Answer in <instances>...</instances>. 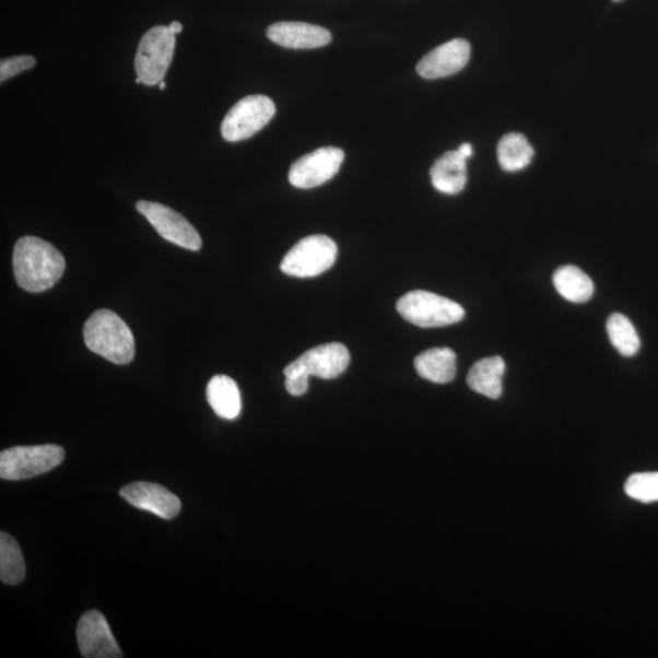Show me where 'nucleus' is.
<instances>
[{
  "label": "nucleus",
  "instance_id": "12",
  "mask_svg": "<svg viewBox=\"0 0 658 658\" xmlns=\"http://www.w3.org/2000/svg\"><path fill=\"white\" fill-rule=\"evenodd\" d=\"M120 495L136 508L150 512L163 519H173L183 507L179 498L165 486L151 482H136L125 485Z\"/></svg>",
  "mask_w": 658,
  "mask_h": 658
},
{
  "label": "nucleus",
  "instance_id": "15",
  "mask_svg": "<svg viewBox=\"0 0 658 658\" xmlns=\"http://www.w3.org/2000/svg\"><path fill=\"white\" fill-rule=\"evenodd\" d=\"M432 185L444 195H459L467 184V158L459 151L443 154L431 168Z\"/></svg>",
  "mask_w": 658,
  "mask_h": 658
},
{
  "label": "nucleus",
  "instance_id": "4",
  "mask_svg": "<svg viewBox=\"0 0 658 658\" xmlns=\"http://www.w3.org/2000/svg\"><path fill=\"white\" fill-rule=\"evenodd\" d=\"M66 450L60 445L14 447L0 453V479L24 481L45 474L62 463Z\"/></svg>",
  "mask_w": 658,
  "mask_h": 658
},
{
  "label": "nucleus",
  "instance_id": "1",
  "mask_svg": "<svg viewBox=\"0 0 658 658\" xmlns=\"http://www.w3.org/2000/svg\"><path fill=\"white\" fill-rule=\"evenodd\" d=\"M13 268L20 289L42 293L58 283L66 271L67 261L47 240L26 236L15 244Z\"/></svg>",
  "mask_w": 658,
  "mask_h": 658
},
{
  "label": "nucleus",
  "instance_id": "18",
  "mask_svg": "<svg viewBox=\"0 0 658 658\" xmlns=\"http://www.w3.org/2000/svg\"><path fill=\"white\" fill-rule=\"evenodd\" d=\"M418 374L433 384H449L456 376V354L449 348H433L415 359Z\"/></svg>",
  "mask_w": 658,
  "mask_h": 658
},
{
  "label": "nucleus",
  "instance_id": "22",
  "mask_svg": "<svg viewBox=\"0 0 658 658\" xmlns=\"http://www.w3.org/2000/svg\"><path fill=\"white\" fill-rule=\"evenodd\" d=\"M608 334L612 345L625 357H632L639 352L641 339L634 326L622 314H613L609 317Z\"/></svg>",
  "mask_w": 658,
  "mask_h": 658
},
{
  "label": "nucleus",
  "instance_id": "26",
  "mask_svg": "<svg viewBox=\"0 0 658 658\" xmlns=\"http://www.w3.org/2000/svg\"><path fill=\"white\" fill-rule=\"evenodd\" d=\"M169 31L173 32V34L177 35L179 34V32H183L184 26L180 23H177V21H174V23L168 25Z\"/></svg>",
  "mask_w": 658,
  "mask_h": 658
},
{
  "label": "nucleus",
  "instance_id": "13",
  "mask_svg": "<svg viewBox=\"0 0 658 658\" xmlns=\"http://www.w3.org/2000/svg\"><path fill=\"white\" fill-rule=\"evenodd\" d=\"M471 46L466 39H453L424 56L418 63L419 75L427 80L448 78L469 62Z\"/></svg>",
  "mask_w": 658,
  "mask_h": 658
},
{
  "label": "nucleus",
  "instance_id": "24",
  "mask_svg": "<svg viewBox=\"0 0 658 658\" xmlns=\"http://www.w3.org/2000/svg\"><path fill=\"white\" fill-rule=\"evenodd\" d=\"M36 59L31 56H19L0 61V82L19 75L20 72L35 68Z\"/></svg>",
  "mask_w": 658,
  "mask_h": 658
},
{
  "label": "nucleus",
  "instance_id": "11",
  "mask_svg": "<svg viewBox=\"0 0 658 658\" xmlns=\"http://www.w3.org/2000/svg\"><path fill=\"white\" fill-rule=\"evenodd\" d=\"M80 653L86 658H121L124 654L114 638L108 621L99 611H89L78 624Z\"/></svg>",
  "mask_w": 658,
  "mask_h": 658
},
{
  "label": "nucleus",
  "instance_id": "5",
  "mask_svg": "<svg viewBox=\"0 0 658 658\" xmlns=\"http://www.w3.org/2000/svg\"><path fill=\"white\" fill-rule=\"evenodd\" d=\"M397 309L408 322L422 328L450 326L465 317L460 304L426 291H412L401 296Z\"/></svg>",
  "mask_w": 658,
  "mask_h": 658
},
{
  "label": "nucleus",
  "instance_id": "10",
  "mask_svg": "<svg viewBox=\"0 0 658 658\" xmlns=\"http://www.w3.org/2000/svg\"><path fill=\"white\" fill-rule=\"evenodd\" d=\"M344 156V152L336 146L320 148L306 154L292 165L290 183L301 189L321 186L339 173Z\"/></svg>",
  "mask_w": 658,
  "mask_h": 658
},
{
  "label": "nucleus",
  "instance_id": "7",
  "mask_svg": "<svg viewBox=\"0 0 658 658\" xmlns=\"http://www.w3.org/2000/svg\"><path fill=\"white\" fill-rule=\"evenodd\" d=\"M337 254L338 247L333 239L322 235L306 237L286 252L281 262V271L292 278H316L333 267Z\"/></svg>",
  "mask_w": 658,
  "mask_h": 658
},
{
  "label": "nucleus",
  "instance_id": "2",
  "mask_svg": "<svg viewBox=\"0 0 658 658\" xmlns=\"http://www.w3.org/2000/svg\"><path fill=\"white\" fill-rule=\"evenodd\" d=\"M84 343L92 353L116 365L130 364L134 359V337L119 315L101 309L92 314L83 327Z\"/></svg>",
  "mask_w": 658,
  "mask_h": 658
},
{
  "label": "nucleus",
  "instance_id": "20",
  "mask_svg": "<svg viewBox=\"0 0 658 658\" xmlns=\"http://www.w3.org/2000/svg\"><path fill=\"white\" fill-rule=\"evenodd\" d=\"M534 156L532 145L521 133H508L497 144V158L504 172L515 173L526 168Z\"/></svg>",
  "mask_w": 658,
  "mask_h": 658
},
{
  "label": "nucleus",
  "instance_id": "23",
  "mask_svg": "<svg viewBox=\"0 0 658 658\" xmlns=\"http://www.w3.org/2000/svg\"><path fill=\"white\" fill-rule=\"evenodd\" d=\"M628 496L644 504L658 502V472L635 473L625 482Z\"/></svg>",
  "mask_w": 658,
  "mask_h": 658
},
{
  "label": "nucleus",
  "instance_id": "9",
  "mask_svg": "<svg viewBox=\"0 0 658 658\" xmlns=\"http://www.w3.org/2000/svg\"><path fill=\"white\" fill-rule=\"evenodd\" d=\"M136 208L167 242L192 251L201 248L203 243L197 230L174 209L146 200L138 201Z\"/></svg>",
  "mask_w": 658,
  "mask_h": 658
},
{
  "label": "nucleus",
  "instance_id": "21",
  "mask_svg": "<svg viewBox=\"0 0 658 658\" xmlns=\"http://www.w3.org/2000/svg\"><path fill=\"white\" fill-rule=\"evenodd\" d=\"M26 577V566L17 541L10 534H0V579L8 586H17Z\"/></svg>",
  "mask_w": 658,
  "mask_h": 658
},
{
  "label": "nucleus",
  "instance_id": "19",
  "mask_svg": "<svg viewBox=\"0 0 658 658\" xmlns=\"http://www.w3.org/2000/svg\"><path fill=\"white\" fill-rule=\"evenodd\" d=\"M554 285L562 298L571 303H586L594 294V283L589 275L572 265L556 270Z\"/></svg>",
  "mask_w": 658,
  "mask_h": 658
},
{
  "label": "nucleus",
  "instance_id": "25",
  "mask_svg": "<svg viewBox=\"0 0 658 658\" xmlns=\"http://www.w3.org/2000/svg\"><path fill=\"white\" fill-rule=\"evenodd\" d=\"M461 155H463L466 158H469L472 156L473 154V148L470 143H463L462 145H460L459 150Z\"/></svg>",
  "mask_w": 658,
  "mask_h": 658
},
{
  "label": "nucleus",
  "instance_id": "17",
  "mask_svg": "<svg viewBox=\"0 0 658 658\" xmlns=\"http://www.w3.org/2000/svg\"><path fill=\"white\" fill-rule=\"evenodd\" d=\"M209 406L221 419L235 420L240 415L242 398L235 380L225 375L212 377L207 388Z\"/></svg>",
  "mask_w": 658,
  "mask_h": 658
},
{
  "label": "nucleus",
  "instance_id": "14",
  "mask_svg": "<svg viewBox=\"0 0 658 658\" xmlns=\"http://www.w3.org/2000/svg\"><path fill=\"white\" fill-rule=\"evenodd\" d=\"M273 44L291 49H315L331 44L328 30L305 23H275L268 28Z\"/></svg>",
  "mask_w": 658,
  "mask_h": 658
},
{
  "label": "nucleus",
  "instance_id": "6",
  "mask_svg": "<svg viewBox=\"0 0 658 658\" xmlns=\"http://www.w3.org/2000/svg\"><path fill=\"white\" fill-rule=\"evenodd\" d=\"M176 46V35L168 26H155L148 31L138 46L134 59L137 79L146 86L164 81L172 66Z\"/></svg>",
  "mask_w": 658,
  "mask_h": 658
},
{
  "label": "nucleus",
  "instance_id": "8",
  "mask_svg": "<svg viewBox=\"0 0 658 658\" xmlns=\"http://www.w3.org/2000/svg\"><path fill=\"white\" fill-rule=\"evenodd\" d=\"M275 114L274 103L265 95H249L239 101L227 113L221 126L222 137L227 142L247 140L267 126Z\"/></svg>",
  "mask_w": 658,
  "mask_h": 658
},
{
  "label": "nucleus",
  "instance_id": "16",
  "mask_svg": "<svg viewBox=\"0 0 658 658\" xmlns=\"http://www.w3.org/2000/svg\"><path fill=\"white\" fill-rule=\"evenodd\" d=\"M505 371V361L501 356L484 357L471 367L467 385L479 395L498 399L503 395Z\"/></svg>",
  "mask_w": 658,
  "mask_h": 658
},
{
  "label": "nucleus",
  "instance_id": "27",
  "mask_svg": "<svg viewBox=\"0 0 658 658\" xmlns=\"http://www.w3.org/2000/svg\"><path fill=\"white\" fill-rule=\"evenodd\" d=\"M158 89H161L162 91L166 90V83L164 81L158 83Z\"/></svg>",
  "mask_w": 658,
  "mask_h": 658
},
{
  "label": "nucleus",
  "instance_id": "3",
  "mask_svg": "<svg viewBox=\"0 0 658 658\" xmlns=\"http://www.w3.org/2000/svg\"><path fill=\"white\" fill-rule=\"evenodd\" d=\"M350 364V354L341 343H329L307 350L284 368L285 389L293 397H302L309 388V378L333 379Z\"/></svg>",
  "mask_w": 658,
  "mask_h": 658
}]
</instances>
